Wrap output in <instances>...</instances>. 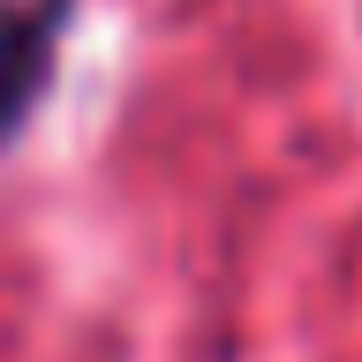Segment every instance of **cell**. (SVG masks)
<instances>
[{
  "label": "cell",
  "mask_w": 362,
  "mask_h": 362,
  "mask_svg": "<svg viewBox=\"0 0 362 362\" xmlns=\"http://www.w3.org/2000/svg\"><path fill=\"white\" fill-rule=\"evenodd\" d=\"M76 0H0V144H16L53 83V53Z\"/></svg>",
  "instance_id": "6da1fadb"
}]
</instances>
